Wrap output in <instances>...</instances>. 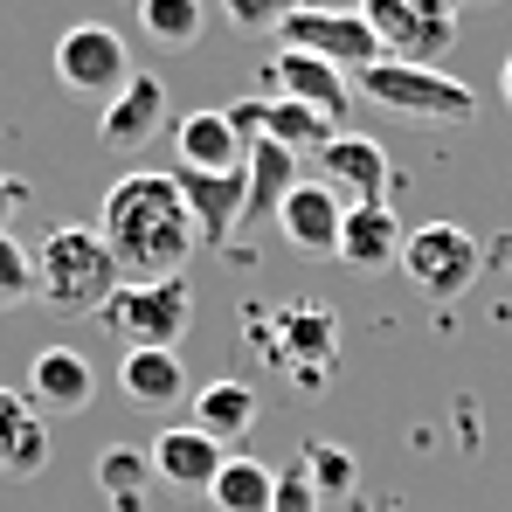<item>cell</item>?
<instances>
[{
  "label": "cell",
  "instance_id": "cell-2",
  "mask_svg": "<svg viewBox=\"0 0 512 512\" xmlns=\"http://www.w3.org/2000/svg\"><path fill=\"white\" fill-rule=\"evenodd\" d=\"M118 284H125V270H118V256L104 250L97 229L63 222V229L42 236V250H35V298H42L49 312H63V319H90V312L111 305Z\"/></svg>",
  "mask_w": 512,
  "mask_h": 512
},
{
  "label": "cell",
  "instance_id": "cell-22",
  "mask_svg": "<svg viewBox=\"0 0 512 512\" xmlns=\"http://www.w3.org/2000/svg\"><path fill=\"white\" fill-rule=\"evenodd\" d=\"M270 492H277V471L250 457V450H229L215 485H208V506L215 512H270Z\"/></svg>",
  "mask_w": 512,
  "mask_h": 512
},
{
  "label": "cell",
  "instance_id": "cell-9",
  "mask_svg": "<svg viewBox=\"0 0 512 512\" xmlns=\"http://www.w3.org/2000/svg\"><path fill=\"white\" fill-rule=\"evenodd\" d=\"M56 77L77 97H118L132 77V56H125V35L104 28V21H70L56 35Z\"/></svg>",
  "mask_w": 512,
  "mask_h": 512
},
{
  "label": "cell",
  "instance_id": "cell-18",
  "mask_svg": "<svg viewBox=\"0 0 512 512\" xmlns=\"http://www.w3.org/2000/svg\"><path fill=\"white\" fill-rule=\"evenodd\" d=\"M402 243H409V229H402V215H395L388 201H374V208H346L340 263H353V270H388V263H402Z\"/></svg>",
  "mask_w": 512,
  "mask_h": 512
},
{
  "label": "cell",
  "instance_id": "cell-7",
  "mask_svg": "<svg viewBox=\"0 0 512 512\" xmlns=\"http://www.w3.org/2000/svg\"><path fill=\"white\" fill-rule=\"evenodd\" d=\"M402 270H409V284H416L423 298H464V291L478 284V270H485V250H478V236L457 229V222H423V229H409V243H402Z\"/></svg>",
  "mask_w": 512,
  "mask_h": 512
},
{
  "label": "cell",
  "instance_id": "cell-26",
  "mask_svg": "<svg viewBox=\"0 0 512 512\" xmlns=\"http://www.w3.org/2000/svg\"><path fill=\"white\" fill-rule=\"evenodd\" d=\"M132 7H139L146 42H160V49H194V42H201V28H208L201 0H132Z\"/></svg>",
  "mask_w": 512,
  "mask_h": 512
},
{
  "label": "cell",
  "instance_id": "cell-23",
  "mask_svg": "<svg viewBox=\"0 0 512 512\" xmlns=\"http://www.w3.org/2000/svg\"><path fill=\"white\" fill-rule=\"evenodd\" d=\"M243 180H250V215H270V222H277L284 194H291L305 173H298V153H284L277 139H256L250 153H243Z\"/></svg>",
  "mask_w": 512,
  "mask_h": 512
},
{
  "label": "cell",
  "instance_id": "cell-12",
  "mask_svg": "<svg viewBox=\"0 0 512 512\" xmlns=\"http://www.w3.org/2000/svg\"><path fill=\"white\" fill-rule=\"evenodd\" d=\"M21 395L42 416H84L90 402H97V367H90V353H77V346H35Z\"/></svg>",
  "mask_w": 512,
  "mask_h": 512
},
{
  "label": "cell",
  "instance_id": "cell-32",
  "mask_svg": "<svg viewBox=\"0 0 512 512\" xmlns=\"http://www.w3.org/2000/svg\"><path fill=\"white\" fill-rule=\"evenodd\" d=\"M21 208H28V187H21L14 173H0V229H7V222H14Z\"/></svg>",
  "mask_w": 512,
  "mask_h": 512
},
{
  "label": "cell",
  "instance_id": "cell-19",
  "mask_svg": "<svg viewBox=\"0 0 512 512\" xmlns=\"http://www.w3.org/2000/svg\"><path fill=\"white\" fill-rule=\"evenodd\" d=\"M173 146H180V167L187 173H236L243 153H250V146L229 132L222 111H187V118L173 125Z\"/></svg>",
  "mask_w": 512,
  "mask_h": 512
},
{
  "label": "cell",
  "instance_id": "cell-27",
  "mask_svg": "<svg viewBox=\"0 0 512 512\" xmlns=\"http://www.w3.org/2000/svg\"><path fill=\"white\" fill-rule=\"evenodd\" d=\"M28 298H35V256L14 229H0V312H14Z\"/></svg>",
  "mask_w": 512,
  "mask_h": 512
},
{
  "label": "cell",
  "instance_id": "cell-11",
  "mask_svg": "<svg viewBox=\"0 0 512 512\" xmlns=\"http://www.w3.org/2000/svg\"><path fill=\"white\" fill-rule=\"evenodd\" d=\"M319 180L353 201V208H374V201H388V187H395V167H388V153H381V139H367V132H333L319 153Z\"/></svg>",
  "mask_w": 512,
  "mask_h": 512
},
{
  "label": "cell",
  "instance_id": "cell-3",
  "mask_svg": "<svg viewBox=\"0 0 512 512\" xmlns=\"http://www.w3.org/2000/svg\"><path fill=\"white\" fill-rule=\"evenodd\" d=\"M243 333H250L270 367H284L298 388H326L333 381V353H340V319L312 298H291V305H263L243 312Z\"/></svg>",
  "mask_w": 512,
  "mask_h": 512
},
{
  "label": "cell",
  "instance_id": "cell-15",
  "mask_svg": "<svg viewBox=\"0 0 512 512\" xmlns=\"http://www.w3.org/2000/svg\"><path fill=\"white\" fill-rule=\"evenodd\" d=\"M340 222H346V201L326 180H298L277 208V229L298 256H340Z\"/></svg>",
  "mask_w": 512,
  "mask_h": 512
},
{
  "label": "cell",
  "instance_id": "cell-29",
  "mask_svg": "<svg viewBox=\"0 0 512 512\" xmlns=\"http://www.w3.org/2000/svg\"><path fill=\"white\" fill-rule=\"evenodd\" d=\"M305 7H319V0H222V14L236 21V28H250V35H277L291 14H305Z\"/></svg>",
  "mask_w": 512,
  "mask_h": 512
},
{
  "label": "cell",
  "instance_id": "cell-16",
  "mask_svg": "<svg viewBox=\"0 0 512 512\" xmlns=\"http://www.w3.org/2000/svg\"><path fill=\"white\" fill-rule=\"evenodd\" d=\"M49 471V429L21 388H0V478H42Z\"/></svg>",
  "mask_w": 512,
  "mask_h": 512
},
{
  "label": "cell",
  "instance_id": "cell-33",
  "mask_svg": "<svg viewBox=\"0 0 512 512\" xmlns=\"http://www.w3.org/2000/svg\"><path fill=\"white\" fill-rule=\"evenodd\" d=\"M499 84H506V104H512V56H506V70H499Z\"/></svg>",
  "mask_w": 512,
  "mask_h": 512
},
{
  "label": "cell",
  "instance_id": "cell-17",
  "mask_svg": "<svg viewBox=\"0 0 512 512\" xmlns=\"http://www.w3.org/2000/svg\"><path fill=\"white\" fill-rule=\"evenodd\" d=\"M222 457H229V450H222L215 436H201L194 423L153 436V478H167V485H180V492H208L215 471H222Z\"/></svg>",
  "mask_w": 512,
  "mask_h": 512
},
{
  "label": "cell",
  "instance_id": "cell-25",
  "mask_svg": "<svg viewBox=\"0 0 512 512\" xmlns=\"http://www.w3.org/2000/svg\"><path fill=\"white\" fill-rule=\"evenodd\" d=\"M263 139H277L284 153H319V146L333 139V125H326L319 111L291 104V97H263Z\"/></svg>",
  "mask_w": 512,
  "mask_h": 512
},
{
  "label": "cell",
  "instance_id": "cell-30",
  "mask_svg": "<svg viewBox=\"0 0 512 512\" xmlns=\"http://www.w3.org/2000/svg\"><path fill=\"white\" fill-rule=\"evenodd\" d=\"M270 512H319V492H312V478H305V464H291V471H277V492H270Z\"/></svg>",
  "mask_w": 512,
  "mask_h": 512
},
{
  "label": "cell",
  "instance_id": "cell-24",
  "mask_svg": "<svg viewBox=\"0 0 512 512\" xmlns=\"http://www.w3.org/2000/svg\"><path fill=\"white\" fill-rule=\"evenodd\" d=\"M97 492H104V506H111V512H146V492H153V464H146V450L111 443V450L97 457Z\"/></svg>",
  "mask_w": 512,
  "mask_h": 512
},
{
  "label": "cell",
  "instance_id": "cell-4",
  "mask_svg": "<svg viewBox=\"0 0 512 512\" xmlns=\"http://www.w3.org/2000/svg\"><path fill=\"white\" fill-rule=\"evenodd\" d=\"M353 90H360L367 104L402 111V118H423V125H457V118L478 111L471 84H457V77H443V70H423V63H395V56L367 63V70L353 77Z\"/></svg>",
  "mask_w": 512,
  "mask_h": 512
},
{
  "label": "cell",
  "instance_id": "cell-10",
  "mask_svg": "<svg viewBox=\"0 0 512 512\" xmlns=\"http://www.w3.org/2000/svg\"><path fill=\"white\" fill-rule=\"evenodd\" d=\"M263 97H291L305 111H319L333 132H346V111H353V77L319 63V56H298V49H277L263 63Z\"/></svg>",
  "mask_w": 512,
  "mask_h": 512
},
{
  "label": "cell",
  "instance_id": "cell-5",
  "mask_svg": "<svg viewBox=\"0 0 512 512\" xmlns=\"http://www.w3.org/2000/svg\"><path fill=\"white\" fill-rule=\"evenodd\" d=\"M360 21L395 63L443 70V56L457 49V0H360Z\"/></svg>",
  "mask_w": 512,
  "mask_h": 512
},
{
  "label": "cell",
  "instance_id": "cell-21",
  "mask_svg": "<svg viewBox=\"0 0 512 512\" xmlns=\"http://www.w3.org/2000/svg\"><path fill=\"white\" fill-rule=\"evenodd\" d=\"M194 429L215 436V443L229 450L236 436H250V429H256V388H250V381H208V388L194 395Z\"/></svg>",
  "mask_w": 512,
  "mask_h": 512
},
{
  "label": "cell",
  "instance_id": "cell-8",
  "mask_svg": "<svg viewBox=\"0 0 512 512\" xmlns=\"http://www.w3.org/2000/svg\"><path fill=\"white\" fill-rule=\"evenodd\" d=\"M277 49L319 56V63H333L346 77H360L367 63H381V42H374V28L360 21V7H326V0L284 21V28H277Z\"/></svg>",
  "mask_w": 512,
  "mask_h": 512
},
{
  "label": "cell",
  "instance_id": "cell-20",
  "mask_svg": "<svg viewBox=\"0 0 512 512\" xmlns=\"http://www.w3.org/2000/svg\"><path fill=\"white\" fill-rule=\"evenodd\" d=\"M118 388H125L139 409H173V402H187L180 353H167V346H132V353L118 360Z\"/></svg>",
  "mask_w": 512,
  "mask_h": 512
},
{
  "label": "cell",
  "instance_id": "cell-1",
  "mask_svg": "<svg viewBox=\"0 0 512 512\" xmlns=\"http://www.w3.org/2000/svg\"><path fill=\"white\" fill-rule=\"evenodd\" d=\"M97 236H104V250L118 256V270H125L132 284L180 277V270L194 263V250H201L194 215H187V201H180V180L160 173V167H139V173H125V180H111Z\"/></svg>",
  "mask_w": 512,
  "mask_h": 512
},
{
  "label": "cell",
  "instance_id": "cell-6",
  "mask_svg": "<svg viewBox=\"0 0 512 512\" xmlns=\"http://www.w3.org/2000/svg\"><path fill=\"white\" fill-rule=\"evenodd\" d=\"M187 319H194V298H187V284L180 277H153V284H118L111 291V305L97 312V326L111 333V340L125 346H180V333H187Z\"/></svg>",
  "mask_w": 512,
  "mask_h": 512
},
{
  "label": "cell",
  "instance_id": "cell-34",
  "mask_svg": "<svg viewBox=\"0 0 512 512\" xmlns=\"http://www.w3.org/2000/svg\"><path fill=\"white\" fill-rule=\"evenodd\" d=\"M464 7H485V0H457V14H464Z\"/></svg>",
  "mask_w": 512,
  "mask_h": 512
},
{
  "label": "cell",
  "instance_id": "cell-13",
  "mask_svg": "<svg viewBox=\"0 0 512 512\" xmlns=\"http://www.w3.org/2000/svg\"><path fill=\"white\" fill-rule=\"evenodd\" d=\"M160 132H167V77H153V70L146 77H125V90L97 118V146L104 153H139Z\"/></svg>",
  "mask_w": 512,
  "mask_h": 512
},
{
  "label": "cell",
  "instance_id": "cell-31",
  "mask_svg": "<svg viewBox=\"0 0 512 512\" xmlns=\"http://www.w3.org/2000/svg\"><path fill=\"white\" fill-rule=\"evenodd\" d=\"M222 118H229V132H236L243 146H256V139H263V97H236Z\"/></svg>",
  "mask_w": 512,
  "mask_h": 512
},
{
  "label": "cell",
  "instance_id": "cell-14",
  "mask_svg": "<svg viewBox=\"0 0 512 512\" xmlns=\"http://www.w3.org/2000/svg\"><path fill=\"white\" fill-rule=\"evenodd\" d=\"M180 180V201H187V215H194V236H201V250H222L229 243V229L250 215V180L243 167L236 173H173Z\"/></svg>",
  "mask_w": 512,
  "mask_h": 512
},
{
  "label": "cell",
  "instance_id": "cell-28",
  "mask_svg": "<svg viewBox=\"0 0 512 512\" xmlns=\"http://www.w3.org/2000/svg\"><path fill=\"white\" fill-rule=\"evenodd\" d=\"M298 464H305V478H312V492H319V499L353 492V478H360V471H353V450H340V443H312Z\"/></svg>",
  "mask_w": 512,
  "mask_h": 512
}]
</instances>
